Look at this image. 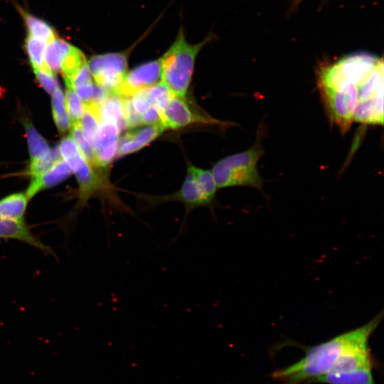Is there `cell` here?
Listing matches in <instances>:
<instances>
[{"label":"cell","instance_id":"1","mask_svg":"<svg viewBox=\"0 0 384 384\" xmlns=\"http://www.w3.org/2000/svg\"><path fill=\"white\" fill-rule=\"evenodd\" d=\"M317 83L334 124L346 132L353 122L383 124V60L365 52L321 66Z\"/></svg>","mask_w":384,"mask_h":384},{"label":"cell","instance_id":"2","mask_svg":"<svg viewBox=\"0 0 384 384\" xmlns=\"http://www.w3.org/2000/svg\"><path fill=\"white\" fill-rule=\"evenodd\" d=\"M383 318L378 314L366 324L318 345L306 348L297 362L274 370L272 376L281 384H310L329 373L338 359L351 348L368 343Z\"/></svg>","mask_w":384,"mask_h":384},{"label":"cell","instance_id":"3","mask_svg":"<svg viewBox=\"0 0 384 384\" xmlns=\"http://www.w3.org/2000/svg\"><path fill=\"white\" fill-rule=\"evenodd\" d=\"M211 38L197 43H189L181 28L171 46L159 58L161 82L173 95L185 97L191 82L196 58Z\"/></svg>","mask_w":384,"mask_h":384},{"label":"cell","instance_id":"4","mask_svg":"<svg viewBox=\"0 0 384 384\" xmlns=\"http://www.w3.org/2000/svg\"><path fill=\"white\" fill-rule=\"evenodd\" d=\"M217 188L211 171L189 165L186 177L178 191L169 195L144 196V199L149 207L171 201H178L184 206L186 214L177 235L178 236L185 230L187 218L193 209L209 207L213 204Z\"/></svg>","mask_w":384,"mask_h":384},{"label":"cell","instance_id":"5","mask_svg":"<svg viewBox=\"0 0 384 384\" xmlns=\"http://www.w3.org/2000/svg\"><path fill=\"white\" fill-rule=\"evenodd\" d=\"M259 136L248 149L228 156L215 164L212 174L218 188L247 186L261 190L263 181L260 176L257 163L264 151Z\"/></svg>","mask_w":384,"mask_h":384},{"label":"cell","instance_id":"6","mask_svg":"<svg viewBox=\"0 0 384 384\" xmlns=\"http://www.w3.org/2000/svg\"><path fill=\"white\" fill-rule=\"evenodd\" d=\"M131 48L126 50L92 56L87 66L96 85L109 93L116 94L127 71Z\"/></svg>","mask_w":384,"mask_h":384},{"label":"cell","instance_id":"7","mask_svg":"<svg viewBox=\"0 0 384 384\" xmlns=\"http://www.w3.org/2000/svg\"><path fill=\"white\" fill-rule=\"evenodd\" d=\"M160 124L164 129H177L195 123L219 124L208 116L196 112L185 97L171 95L159 105Z\"/></svg>","mask_w":384,"mask_h":384},{"label":"cell","instance_id":"8","mask_svg":"<svg viewBox=\"0 0 384 384\" xmlns=\"http://www.w3.org/2000/svg\"><path fill=\"white\" fill-rule=\"evenodd\" d=\"M161 81L159 58L143 63L128 70L116 94L129 98L138 91L151 87Z\"/></svg>","mask_w":384,"mask_h":384},{"label":"cell","instance_id":"9","mask_svg":"<svg viewBox=\"0 0 384 384\" xmlns=\"http://www.w3.org/2000/svg\"><path fill=\"white\" fill-rule=\"evenodd\" d=\"M119 127L114 123L103 122L93 146L97 167L105 170L117 154Z\"/></svg>","mask_w":384,"mask_h":384},{"label":"cell","instance_id":"10","mask_svg":"<svg viewBox=\"0 0 384 384\" xmlns=\"http://www.w3.org/2000/svg\"><path fill=\"white\" fill-rule=\"evenodd\" d=\"M164 130L161 124L141 125L132 128L119 139L116 156H122L142 149Z\"/></svg>","mask_w":384,"mask_h":384},{"label":"cell","instance_id":"11","mask_svg":"<svg viewBox=\"0 0 384 384\" xmlns=\"http://www.w3.org/2000/svg\"><path fill=\"white\" fill-rule=\"evenodd\" d=\"M0 239L16 240L41 251L46 255L55 257L53 249L42 242L24 221H18L0 215Z\"/></svg>","mask_w":384,"mask_h":384},{"label":"cell","instance_id":"12","mask_svg":"<svg viewBox=\"0 0 384 384\" xmlns=\"http://www.w3.org/2000/svg\"><path fill=\"white\" fill-rule=\"evenodd\" d=\"M100 170L94 169L87 161L77 169L75 172L79 185V202L83 206L92 197L109 188L105 176Z\"/></svg>","mask_w":384,"mask_h":384},{"label":"cell","instance_id":"13","mask_svg":"<svg viewBox=\"0 0 384 384\" xmlns=\"http://www.w3.org/2000/svg\"><path fill=\"white\" fill-rule=\"evenodd\" d=\"M72 172V169L66 161L60 160L41 176L33 178L26 193L28 199L30 200L36 194L46 188L60 183L69 177Z\"/></svg>","mask_w":384,"mask_h":384},{"label":"cell","instance_id":"14","mask_svg":"<svg viewBox=\"0 0 384 384\" xmlns=\"http://www.w3.org/2000/svg\"><path fill=\"white\" fill-rule=\"evenodd\" d=\"M98 118L100 123L112 122L122 130L126 127L124 118V99L117 94L109 93L98 103Z\"/></svg>","mask_w":384,"mask_h":384},{"label":"cell","instance_id":"15","mask_svg":"<svg viewBox=\"0 0 384 384\" xmlns=\"http://www.w3.org/2000/svg\"><path fill=\"white\" fill-rule=\"evenodd\" d=\"M373 369L365 368L348 372L328 373L314 381L324 384H375Z\"/></svg>","mask_w":384,"mask_h":384},{"label":"cell","instance_id":"16","mask_svg":"<svg viewBox=\"0 0 384 384\" xmlns=\"http://www.w3.org/2000/svg\"><path fill=\"white\" fill-rule=\"evenodd\" d=\"M25 193H17L0 200V215L18 221H24L28 203Z\"/></svg>","mask_w":384,"mask_h":384},{"label":"cell","instance_id":"17","mask_svg":"<svg viewBox=\"0 0 384 384\" xmlns=\"http://www.w3.org/2000/svg\"><path fill=\"white\" fill-rule=\"evenodd\" d=\"M28 28V35L50 42L56 38L53 28L45 21L19 9Z\"/></svg>","mask_w":384,"mask_h":384},{"label":"cell","instance_id":"18","mask_svg":"<svg viewBox=\"0 0 384 384\" xmlns=\"http://www.w3.org/2000/svg\"><path fill=\"white\" fill-rule=\"evenodd\" d=\"M71 47L72 46L64 40L57 38L47 43L46 64L53 73L60 70L62 60Z\"/></svg>","mask_w":384,"mask_h":384},{"label":"cell","instance_id":"19","mask_svg":"<svg viewBox=\"0 0 384 384\" xmlns=\"http://www.w3.org/2000/svg\"><path fill=\"white\" fill-rule=\"evenodd\" d=\"M87 63V61L84 53L78 48L72 46L60 65V70L66 85L70 82L78 71Z\"/></svg>","mask_w":384,"mask_h":384},{"label":"cell","instance_id":"20","mask_svg":"<svg viewBox=\"0 0 384 384\" xmlns=\"http://www.w3.org/2000/svg\"><path fill=\"white\" fill-rule=\"evenodd\" d=\"M47 42L28 35L25 48L33 69L48 68L46 64Z\"/></svg>","mask_w":384,"mask_h":384},{"label":"cell","instance_id":"21","mask_svg":"<svg viewBox=\"0 0 384 384\" xmlns=\"http://www.w3.org/2000/svg\"><path fill=\"white\" fill-rule=\"evenodd\" d=\"M31 162L35 161L47 154L49 146L46 139L38 132L30 122L25 124Z\"/></svg>","mask_w":384,"mask_h":384},{"label":"cell","instance_id":"22","mask_svg":"<svg viewBox=\"0 0 384 384\" xmlns=\"http://www.w3.org/2000/svg\"><path fill=\"white\" fill-rule=\"evenodd\" d=\"M52 112L53 119L58 130L65 132L70 127V121L66 112L65 98L59 86L53 93Z\"/></svg>","mask_w":384,"mask_h":384},{"label":"cell","instance_id":"23","mask_svg":"<svg viewBox=\"0 0 384 384\" xmlns=\"http://www.w3.org/2000/svg\"><path fill=\"white\" fill-rule=\"evenodd\" d=\"M71 134L86 161L94 169L101 170L97 167L94 149L85 138L80 122L72 124Z\"/></svg>","mask_w":384,"mask_h":384},{"label":"cell","instance_id":"24","mask_svg":"<svg viewBox=\"0 0 384 384\" xmlns=\"http://www.w3.org/2000/svg\"><path fill=\"white\" fill-rule=\"evenodd\" d=\"M62 159L57 147L52 148L43 157L31 162L29 173L33 178H36L51 169Z\"/></svg>","mask_w":384,"mask_h":384},{"label":"cell","instance_id":"25","mask_svg":"<svg viewBox=\"0 0 384 384\" xmlns=\"http://www.w3.org/2000/svg\"><path fill=\"white\" fill-rule=\"evenodd\" d=\"M80 124L85 138L93 147L101 124L100 120L92 112L85 109Z\"/></svg>","mask_w":384,"mask_h":384},{"label":"cell","instance_id":"26","mask_svg":"<svg viewBox=\"0 0 384 384\" xmlns=\"http://www.w3.org/2000/svg\"><path fill=\"white\" fill-rule=\"evenodd\" d=\"M64 98L65 108L67 109L68 114L72 124L80 122L85 111V105L82 100L75 92L70 87H67L65 97Z\"/></svg>","mask_w":384,"mask_h":384},{"label":"cell","instance_id":"27","mask_svg":"<svg viewBox=\"0 0 384 384\" xmlns=\"http://www.w3.org/2000/svg\"><path fill=\"white\" fill-rule=\"evenodd\" d=\"M37 80L43 89L50 95L58 87L54 73L49 68L33 69Z\"/></svg>","mask_w":384,"mask_h":384},{"label":"cell","instance_id":"28","mask_svg":"<svg viewBox=\"0 0 384 384\" xmlns=\"http://www.w3.org/2000/svg\"><path fill=\"white\" fill-rule=\"evenodd\" d=\"M58 150L61 157L65 161L80 154L75 142L71 136H67L61 140Z\"/></svg>","mask_w":384,"mask_h":384},{"label":"cell","instance_id":"29","mask_svg":"<svg viewBox=\"0 0 384 384\" xmlns=\"http://www.w3.org/2000/svg\"><path fill=\"white\" fill-rule=\"evenodd\" d=\"M302 0H292V6H297Z\"/></svg>","mask_w":384,"mask_h":384}]
</instances>
